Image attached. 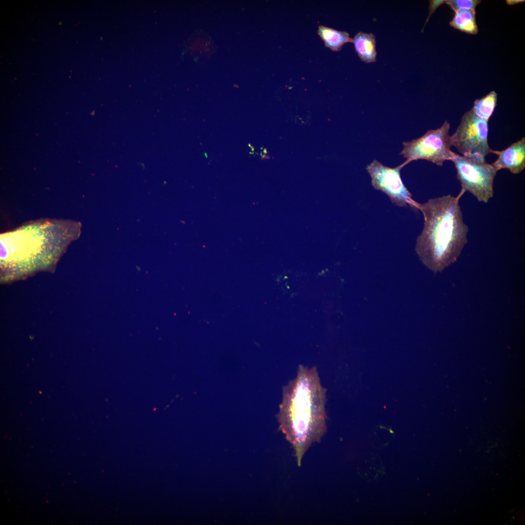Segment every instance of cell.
I'll list each match as a JSON object with an SVG mask.
<instances>
[{"mask_svg": "<svg viewBox=\"0 0 525 525\" xmlns=\"http://www.w3.org/2000/svg\"><path fill=\"white\" fill-rule=\"evenodd\" d=\"M450 194L419 203L424 227L415 249L422 263L434 272H440L455 262L467 243L469 228L465 224L459 200Z\"/></svg>", "mask_w": 525, "mask_h": 525, "instance_id": "7a4b0ae2", "label": "cell"}, {"mask_svg": "<svg viewBox=\"0 0 525 525\" xmlns=\"http://www.w3.org/2000/svg\"><path fill=\"white\" fill-rule=\"evenodd\" d=\"M451 26L463 32L472 35L478 33V29L473 9L457 10L450 22Z\"/></svg>", "mask_w": 525, "mask_h": 525, "instance_id": "30bf717a", "label": "cell"}, {"mask_svg": "<svg viewBox=\"0 0 525 525\" xmlns=\"http://www.w3.org/2000/svg\"><path fill=\"white\" fill-rule=\"evenodd\" d=\"M506 1H507V3L508 4L513 5V4H516V3H517L524 2L525 0H506Z\"/></svg>", "mask_w": 525, "mask_h": 525, "instance_id": "5bb4252c", "label": "cell"}, {"mask_svg": "<svg viewBox=\"0 0 525 525\" xmlns=\"http://www.w3.org/2000/svg\"><path fill=\"white\" fill-rule=\"evenodd\" d=\"M492 153L498 156L492 163L497 171L508 169L513 174H519L525 167V138H522L502 151L492 150Z\"/></svg>", "mask_w": 525, "mask_h": 525, "instance_id": "52a82bcc", "label": "cell"}, {"mask_svg": "<svg viewBox=\"0 0 525 525\" xmlns=\"http://www.w3.org/2000/svg\"><path fill=\"white\" fill-rule=\"evenodd\" d=\"M478 0H448L444 3L447 4L454 11L462 10H475L476 6L481 2Z\"/></svg>", "mask_w": 525, "mask_h": 525, "instance_id": "7c38bea8", "label": "cell"}, {"mask_svg": "<svg viewBox=\"0 0 525 525\" xmlns=\"http://www.w3.org/2000/svg\"><path fill=\"white\" fill-rule=\"evenodd\" d=\"M326 391L315 367L299 366L296 378L283 387L280 426L299 466L309 448L319 442L326 430Z\"/></svg>", "mask_w": 525, "mask_h": 525, "instance_id": "6da1fadb", "label": "cell"}, {"mask_svg": "<svg viewBox=\"0 0 525 525\" xmlns=\"http://www.w3.org/2000/svg\"><path fill=\"white\" fill-rule=\"evenodd\" d=\"M461 190L470 192L479 202L487 203L493 196V183L497 172L492 164L456 154L452 160Z\"/></svg>", "mask_w": 525, "mask_h": 525, "instance_id": "5b68a950", "label": "cell"}, {"mask_svg": "<svg viewBox=\"0 0 525 525\" xmlns=\"http://www.w3.org/2000/svg\"><path fill=\"white\" fill-rule=\"evenodd\" d=\"M488 121L471 109L464 113L456 130L450 136V145L463 156L485 161L486 156L492 151L488 143Z\"/></svg>", "mask_w": 525, "mask_h": 525, "instance_id": "277c9868", "label": "cell"}, {"mask_svg": "<svg viewBox=\"0 0 525 525\" xmlns=\"http://www.w3.org/2000/svg\"><path fill=\"white\" fill-rule=\"evenodd\" d=\"M352 42L362 61L367 63L376 61V39L373 34L359 32L355 35Z\"/></svg>", "mask_w": 525, "mask_h": 525, "instance_id": "ba28073f", "label": "cell"}, {"mask_svg": "<svg viewBox=\"0 0 525 525\" xmlns=\"http://www.w3.org/2000/svg\"><path fill=\"white\" fill-rule=\"evenodd\" d=\"M444 0H430L429 14L428 17V18L426 20V23H427L429 17L431 14L435 11V10L441 4L444 3Z\"/></svg>", "mask_w": 525, "mask_h": 525, "instance_id": "4fadbf2b", "label": "cell"}, {"mask_svg": "<svg viewBox=\"0 0 525 525\" xmlns=\"http://www.w3.org/2000/svg\"><path fill=\"white\" fill-rule=\"evenodd\" d=\"M318 34L325 46L333 51L340 50L345 43L352 42L353 39L346 32H342L323 26L318 27Z\"/></svg>", "mask_w": 525, "mask_h": 525, "instance_id": "9c48e42d", "label": "cell"}, {"mask_svg": "<svg viewBox=\"0 0 525 525\" xmlns=\"http://www.w3.org/2000/svg\"><path fill=\"white\" fill-rule=\"evenodd\" d=\"M450 129V123L446 121L440 127L429 130L411 141L403 142V148L400 155L406 159L404 165L424 159L442 166L445 161H452L457 154L451 149Z\"/></svg>", "mask_w": 525, "mask_h": 525, "instance_id": "3957f363", "label": "cell"}, {"mask_svg": "<svg viewBox=\"0 0 525 525\" xmlns=\"http://www.w3.org/2000/svg\"><path fill=\"white\" fill-rule=\"evenodd\" d=\"M497 101V93L491 91L485 96L475 100L471 109L477 116L488 121L496 106Z\"/></svg>", "mask_w": 525, "mask_h": 525, "instance_id": "8fae6325", "label": "cell"}, {"mask_svg": "<svg viewBox=\"0 0 525 525\" xmlns=\"http://www.w3.org/2000/svg\"><path fill=\"white\" fill-rule=\"evenodd\" d=\"M404 166L402 163L390 168L374 159L367 165L366 169L371 177L372 186L387 194L393 203L400 207L409 206L418 209L419 203L412 198L411 192L401 177L400 171Z\"/></svg>", "mask_w": 525, "mask_h": 525, "instance_id": "8992f818", "label": "cell"}]
</instances>
